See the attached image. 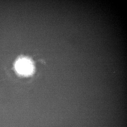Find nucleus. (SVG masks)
Wrapping results in <instances>:
<instances>
[{
    "label": "nucleus",
    "instance_id": "nucleus-1",
    "mask_svg": "<svg viewBox=\"0 0 127 127\" xmlns=\"http://www.w3.org/2000/svg\"><path fill=\"white\" fill-rule=\"evenodd\" d=\"M16 67L18 72L24 75L31 74L34 70L33 64L31 61L24 59H20L17 61Z\"/></svg>",
    "mask_w": 127,
    "mask_h": 127
}]
</instances>
